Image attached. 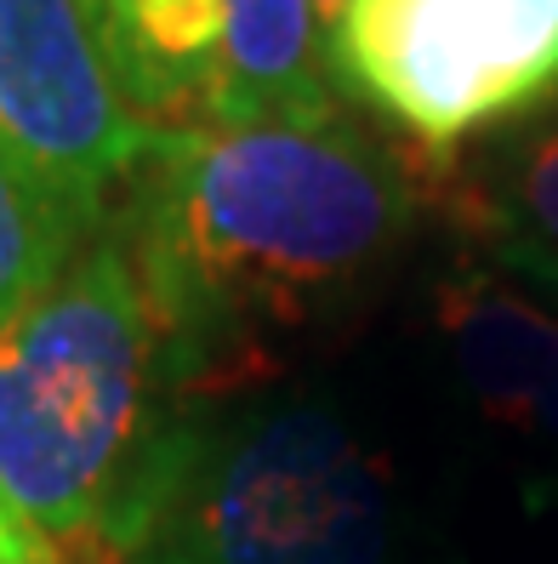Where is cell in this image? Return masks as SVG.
Masks as SVG:
<instances>
[{"label":"cell","mask_w":558,"mask_h":564,"mask_svg":"<svg viewBox=\"0 0 558 564\" xmlns=\"http://www.w3.org/2000/svg\"><path fill=\"white\" fill-rule=\"evenodd\" d=\"M405 160L325 126H154L109 228L120 235L177 393L217 400L262 365L269 330H303L405 246Z\"/></svg>","instance_id":"obj_1"},{"label":"cell","mask_w":558,"mask_h":564,"mask_svg":"<svg viewBox=\"0 0 558 564\" xmlns=\"http://www.w3.org/2000/svg\"><path fill=\"white\" fill-rule=\"evenodd\" d=\"M177 405L166 343L103 223L0 330V490L63 553L97 558Z\"/></svg>","instance_id":"obj_2"},{"label":"cell","mask_w":558,"mask_h":564,"mask_svg":"<svg viewBox=\"0 0 558 564\" xmlns=\"http://www.w3.org/2000/svg\"><path fill=\"white\" fill-rule=\"evenodd\" d=\"M91 564H393V502L314 393L177 405Z\"/></svg>","instance_id":"obj_3"},{"label":"cell","mask_w":558,"mask_h":564,"mask_svg":"<svg viewBox=\"0 0 558 564\" xmlns=\"http://www.w3.org/2000/svg\"><path fill=\"white\" fill-rule=\"evenodd\" d=\"M331 75L445 160L558 97V0H342Z\"/></svg>","instance_id":"obj_4"},{"label":"cell","mask_w":558,"mask_h":564,"mask_svg":"<svg viewBox=\"0 0 558 564\" xmlns=\"http://www.w3.org/2000/svg\"><path fill=\"white\" fill-rule=\"evenodd\" d=\"M149 131L80 0H0V149L86 235L109 223Z\"/></svg>","instance_id":"obj_5"},{"label":"cell","mask_w":558,"mask_h":564,"mask_svg":"<svg viewBox=\"0 0 558 564\" xmlns=\"http://www.w3.org/2000/svg\"><path fill=\"white\" fill-rule=\"evenodd\" d=\"M222 46L200 126H325L337 120L331 29L314 0H217Z\"/></svg>","instance_id":"obj_6"},{"label":"cell","mask_w":558,"mask_h":564,"mask_svg":"<svg viewBox=\"0 0 558 564\" xmlns=\"http://www.w3.org/2000/svg\"><path fill=\"white\" fill-rule=\"evenodd\" d=\"M143 126H200L217 80V0H80Z\"/></svg>","instance_id":"obj_7"},{"label":"cell","mask_w":558,"mask_h":564,"mask_svg":"<svg viewBox=\"0 0 558 564\" xmlns=\"http://www.w3.org/2000/svg\"><path fill=\"white\" fill-rule=\"evenodd\" d=\"M439 325L479 411L490 422L530 427L541 382L558 365V314L518 285L462 274L439 291Z\"/></svg>","instance_id":"obj_8"},{"label":"cell","mask_w":558,"mask_h":564,"mask_svg":"<svg viewBox=\"0 0 558 564\" xmlns=\"http://www.w3.org/2000/svg\"><path fill=\"white\" fill-rule=\"evenodd\" d=\"M462 200L479 240H530L558 251V126L518 131L484 154Z\"/></svg>","instance_id":"obj_9"},{"label":"cell","mask_w":558,"mask_h":564,"mask_svg":"<svg viewBox=\"0 0 558 564\" xmlns=\"http://www.w3.org/2000/svg\"><path fill=\"white\" fill-rule=\"evenodd\" d=\"M86 228L0 149V330L69 269Z\"/></svg>","instance_id":"obj_10"},{"label":"cell","mask_w":558,"mask_h":564,"mask_svg":"<svg viewBox=\"0 0 558 564\" xmlns=\"http://www.w3.org/2000/svg\"><path fill=\"white\" fill-rule=\"evenodd\" d=\"M484 251L502 274H513V285L524 296H536V303H547L558 314V251L530 246V240H484Z\"/></svg>","instance_id":"obj_11"},{"label":"cell","mask_w":558,"mask_h":564,"mask_svg":"<svg viewBox=\"0 0 558 564\" xmlns=\"http://www.w3.org/2000/svg\"><path fill=\"white\" fill-rule=\"evenodd\" d=\"M0 564H69V553H63L35 519H23L7 502V490H0Z\"/></svg>","instance_id":"obj_12"},{"label":"cell","mask_w":558,"mask_h":564,"mask_svg":"<svg viewBox=\"0 0 558 564\" xmlns=\"http://www.w3.org/2000/svg\"><path fill=\"white\" fill-rule=\"evenodd\" d=\"M524 434H541V440H552V445H558V365H552L547 382H541V400H536L530 427H524Z\"/></svg>","instance_id":"obj_13"},{"label":"cell","mask_w":558,"mask_h":564,"mask_svg":"<svg viewBox=\"0 0 558 564\" xmlns=\"http://www.w3.org/2000/svg\"><path fill=\"white\" fill-rule=\"evenodd\" d=\"M314 7H319V18H325V29H331V18L342 12V0H314Z\"/></svg>","instance_id":"obj_14"}]
</instances>
